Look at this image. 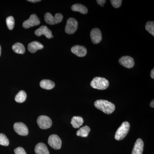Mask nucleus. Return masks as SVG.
Listing matches in <instances>:
<instances>
[{"mask_svg":"<svg viewBox=\"0 0 154 154\" xmlns=\"http://www.w3.org/2000/svg\"><path fill=\"white\" fill-rule=\"evenodd\" d=\"M94 106L106 114H110L114 112L115 110V106L112 102L107 100H96L94 102Z\"/></svg>","mask_w":154,"mask_h":154,"instance_id":"obj_1","label":"nucleus"},{"mask_svg":"<svg viewBox=\"0 0 154 154\" xmlns=\"http://www.w3.org/2000/svg\"><path fill=\"white\" fill-rule=\"evenodd\" d=\"M91 85L94 89L104 90L109 87V82L105 78L96 77L91 82Z\"/></svg>","mask_w":154,"mask_h":154,"instance_id":"obj_2","label":"nucleus"},{"mask_svg":"<svg viewBox=\"0 0 154 154\" xmlns=\"http://www.w3.org/2000/svg\"><path fill=\"white\" fill-rule=\"evenodd\" d=\"M130 125L128 122H122L121 126L116 131L115 135V138L116 140H123L129 132Z\"/></svg>","mask_w":154,"mask_h":154,"instance_id":"obj_3","label":"nucleus"},{"mask_svg":"<svg viewBox=\"0 0 154 154\" xmlns=\"http://www.w3.org/2000/svg\"><path fill=\"white\" fill-rule=\"evenodd\" d=\"M44 18L47 24L53 25L61 22L63 19V16L60 14H57L54 17L50 13H47L45 15Z\"/></svg>","mask_w":154,"mask_h":154,"instance_id":"obj_4","label":"nucleus"},{"mask_svg":"<svg viewBox=\"0 0 154 154\" xmlns=\"http://www.w3.org/2000/svg\"><path fill=\"white\" fill-rule=\"evenodd\" d=\"M37 123L41 129H46L49 128L52 125L51 119L46 116L42 115L38 116Z\"/></svg>","mask_w":154,"mask_h":154,"instance_id":"obj_5","label":"nucleus"},{"mask_svg":"<svg viewBox=\"0 0 154 154\" xmlns=\"http://www.w3.org/2000/svg\"><path fill=\"white\" fill-rule=\"evenodd\" d=\"M78 22L74 18H70L68 19L65 27L66 33L69 34L75 33L78 28Z\"/></svg>","mask_w":154,"mask_h":154,"instance_id":"obj_6","label":"nucleus"},{"mask_svg":"<svg viewBox=\"0 0 154 154\" xmlns=\"http://www.w3.org/2000/svg\"><path fill=\"white\" fill-rule=\"evenodd\" d=\"M48 143L53 149H60L61 147L62 141L57 135L52 134L48 137Z\"/></svg>","mask_w":154,"mask_h":154,"instance_id":"obj_7","label":"nucleus"},{"mask_svg":"<svg viewBox=\"0 0 154 154\" xmlns=\"http://www.w3.org/2000/svg\"><path fill=\"white\" fill-rule=\"evenodd\" d=\"M40 23L38 17L36 14H33L30 15L29 19L23 22L22 25L25 29H28L33 26L39 25Z\"/></svg>","mask_w":154,"mask_h":154,"instance_id":"obj_8","label":"nucleus"},{"mask_svg":"<svg viewBox=\"0 0 154 154\" xmlns=\"http://www.w3.org/2000/svg\"><path fill=\"white\" fill-rule=\"evenodd\" d=\"M14 128L15 131L20 135L27 136L29 133L28 127L22 122H16Z\"/></svg>","mask_w":154,"mask_h":154,"instance_id":"obj_9","label":"nucleus"},{"mask_svg":"<svg viewBox=\"0 0 154 154\" xmlns=\"http://www.w3.org/2000/svg\"><path fill=\"white\" fill-rule=\"evenodd\" d=\"M91 38L94 44H97L102 41V34L101 30L98 28L92 29L91 32Z\"/></svg>","mask_w":154,"mask_h":154,"instance_id":"obj_10","label":"nucleus"},{"mask_svg":"<svg viewBox=\"0 0 154 154\" xmlns=\"http://www.w3.org/2000/svg\"><path fill=\"white\" fill-rule=\"evenodd\" d=\"M119 62L122 66L127 68L130 69L134 65V60L132 57L128 56H125L120 58Z\"/></svg>","mask_w":154,"mask_h":154,"instance_id":"obj_11","label":"nucleus"},{"mask_svg":"<svg viewBox=\"0 0 154 154\" xmlns=\"http://www.w3.org/2000/svg\"><path fill=\"white\" fill-rule=\"evenodd\" d=\"M35 34L36 36H38L45 35L48 38H51L53 37L51 30H50L45 25L41 26L35 30Z\"/></svg>","mask_w":154,"mask_h":154,"instance_id":"obj_12","label":"nucleus"},{"mask_svg":"<svg viewBox=\"0 0 154 154\" xmlns=\"http://www.w3.org/2000/svg\"><path fill=\"white\" fill-rule=\"evenodd\" d=\"M71 51L74 54L79 57H83L86 56L87 53V48L83 46L76 45L72 48Z\"/></svg>","mask_w":154,"mask_h":154,"instance_id":"obj_13","label":"nucleus"},{"mask_svg":"<svg viewBox=\"0 0 154 154\" xmlns=\"http://www.w3.org/2000/svg\"><path fill=\"white\" fill-rule=\"evenodd\" d=\"M144 147V143L142 140L137 139L135 143L131 154H142Z\"/></svg>","mask_w":154,"mask_h":154,"instance_id":"obj_14","label":"nucleus"},{"mask_svg":"<svg viewBox=\"0 0 154 154\" xmlns=\"http://www.w3.org/2000/svg\"><path fill=\"white\" fill-rule=\"evenodd\" d=\"M44 48L43 45L37 41L30 42L28 45V50L30 52L34 53L38 50L42 49Z\"/></svg>","mask_w":154,"mask_h":154,"instance_id":"obj_15","label":"nucleus"},{"mask_svg":"<svg viewBox=\"0 0 154 154\" xmlns=\"http://www.w3.org/2000/svg\"><path fill=\"white\" fill-rule=\"evenodd\" d=\"M34 151L36 154H49L47 146L42 143H40L36 145Z\"/></svg>","mask_w":154,"mask_h":154,"instance_id":"obj_16","label":"nucleus"},{"mask_svg":"<svg viewBox=\"0 0 154 154\" xmlns=\"http://www.w3.org/2000/svg\"><path fill=\"white\" fill-rule=\"evenodd\" d=\"M84 123L82 117L79 116H74L72 119L71 123L74 128H79Z\"/></svg>","mask_w":154,"mask_h":154,"instance_id":"obj_17","label":"nucleus"},{"mask_svg":"<svg viewBox=\"0 0 154 154\" xmlns=\"http://www.w3.org/2000/svg\"><path fill=\"white\" fill-rule=\"evenodd\" d=\"M72 10L74 12H79L81 14H86L88 13V9L85 6L79 4H75L71 7Z\"/></svg>","mask_w":154,"mask_h":154,"instance_id":"obj_18","label":"nucleus"},{"mask_svg":"<svg viewBox=\"0 0 154 154\" xmlns=\"http://www.w3.org/2000/svg\"><path fill=\"white\" fill-rule=\"evenodd\" d=\"M40 86L42 89L51 90L54 88L55 84L52 81L49 80H43L40 83Z\"/></svg>","mask_w":154,"mask_h":154,"instance_id":"obj_19","label":"nucleus"},{"mask_svg":"<svg viewBox=\"0 0 154 154\" xmlns=\"http://www.w3.org/2000/svg\"><path fill=\"white\" fill-rule=\"evenodd\" d=\"M90 131H91L90 128L89 126L86 125V126L81 128L77 131L76 134L78 136L86 137L88 136Z\"/></svg>","mask_w":154,"mask_h":154,"instance_id":"obj_20","label":"nucleus"},{"mask_svg":"<svg viewBox=\"0 0 154 154\" xmlns=\"http://www.w3.org/2000/svg\"><path fill=\"white\" fill-rule=\"evenodd\" d=\"M12 49L15 53L19 54H23L25 51V46L22 43L17 42L12 46Z\"/></svg>","mask_w":154,"mask_h":154,"instance_id":"obj_21","label":"nucleus"},{"mask_svg":"<svg viewBox=\"0 0 154 154\" xmlns=\"http://www.w3.org/2000/svg\"><path fill=\"white\" fill-rule=\"evenodd\" d=\"M27 98V94L25 91H20L17 94L15 98V101L18 103H22L25 102Z\"/></svg>","mask_w":154,"mask_h":154,"instance_id":"obj_22","label":"nucleus"},{"mask_svg":"<svg viewBox=\"0 0 154 154\" xmlns=\"http://www.w3.org/2000/svg\"><path fill=\"white\" fill-rule=\"evenodd\" d=\"M146 30L154 36V22L153 21H149L147 22L145 25Z\"/></svg>","mask_w":154,"mask_h":154,"instance_id":"obj_23","label":"nucleus"},{"mask_svg":"<svg viewBox=\"0 0 154 154\" xmlns=\"http://www.w3.org/2000/svg\"><path fill=\"white\" fill-rule=\"evenodd\" d=\"M6 23L9 30H13L15 25V20L14 17L11 16L8 17L6 19Z\"/></svg>","mask_w":154,"mask_h":154,"instance_id":"obj_24","label":"nucleus"},{"mask_svg":"<svg viewBox=\"0 0 154 154\" xmlns=\"http://www.w3.org/2000/svg\"><path fill=\"white\" fill-rule=\"evenodd\" d=\"M0 145L4 146H8L9 145L8 139L4 134L0 133Z\"/></svg>","mask_w":154,"mask_h":154,"instance_id":"obj_25","label":"nucleus"},{"mask_svg":"<svg viewBox=\"0 0 154 154\" xmlns=\"http://www.w3.org/2000/svg\"><path fill=\"white\" fill-rule=\"evenodd\" d=\"M110 3L115 8H118L121 6L122 1L121 0H111Z\"/></svg>","mask_w":154,"mask_h":154,"instance_id":"obj_26","label":"nucleus"},{"mask_svg":"<svg viewBox=\"0 0 154 154\" xmlns=\"http://www.w3.org/2000/svg\"><path fill=\"white\" fill-rule=\"evenodd\" d=\"M14 151L15 154H27L25 150L21 147L15 149Z\"/></svg>","mask_w":154,"mask_h":154,"instance_id":"obj_27","label":"nucleus"},{"mask_svg":"<svg viewBox=\"0 0 154 154\" xmlns=\"http://www.w3.org/2000/svg\"><path fill=\"white\" fill-rule=\"evenodd\" d=\"M96 2H97L98 5L102 6L106 3V1H105V0H97V1H96Z\"/></svg>","mask_w":154,"mask_h":154,"instance_id":"obj_28","label":"nucleus"},{"mask_svg":"<svg viewBox=\"0 0 154 154\" xmlns=\"http://www.w3.org/2000/svg\"><path fill=\"white\" fill-rule=\"evenodd\" d=\"M151 77L152 79H154V69H152L151 70Z\"/></svg>","mask_w":154,"mask_h":154,"instance_id":"obj_29","label":"nucleus"},{"mask_svg":"<svg viewBox=\"0 0 154 154\" xmlns=\"http://www.w3.org/2000/svg\"><path fill=\"white\" fill-rule=\"evenodd\" d=\"M28 2L32 3H36L41 2L40 0H28Z\"/></svg>","mask_w":154,"mask_h":154,"instance_id":"obj_30","label":"nucleus"},{"mask_svg":"<svg viewBox=\"0 0 154 154\" xmlns=\"http://www.w3.org/2000/svg\"><path fill=\"white\" fill-rule=\"evenodd\" d=\"M150 106L154 108V100H153L151 102L150 104Z\"/></svg>","mask_w":154,"mask_h":154,"instance_id":"obj_31","label":"nucleus"},{"mask_svg":"<svg viewBox=\"0 0 154 154\" xmlns=\"http://www.w3.org/2000/svg\"><path fill=\"white\" fill-rule=\"evenodd\" d=\"M1 53H2V48H1V45H0V56L1 55Z\"/></svg>","mask_w":154,"mask_h":154,"instance_id":"obj_32","label":"nucleus"}]
</instances>
